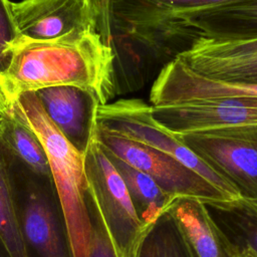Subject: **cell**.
<instances>
[{
    "mask_svg": "<svg viewBox=\"0 0 257 257\" xmlns=\"http://www.w3.org/2000/svg\"><path fill=\"white\" fill-rule=\"evenodd\" d=\"M19 36L11 10V1L0 0V76L7 71L10 65L12 58L10 46Z\"/></svg>",
    "mask_w": 257,
    "mask_h": 257,
    "instance_id": "44dd1931",
    "label": "cell"
},
{
    "mask_svg": "<svg viewBox=\"0 0 257 257\" xmlns=\"http://www.w3.org/2000/svg\"><path fill=\"white\" fill-rule=\"evenodd\" d=\"M10 51V65L0 76L8 106L21 93L60 85L89 88L101 105L115 95L114 55L95 29L43 41L19 36Z\"/></svg>",
    "mask_w": 257,
    "mask_h": 257,
    "instance_id": "7a4b0ae2",
    "label": "cell"
},
{
    "mask_svg": "<svg viewBox=\"0 0 257 257\" xmlns=\"http://www.w3.org/2000/svg\"><path fill=\"white\" fill-rule=\"evenodd\" d=\"M8 165L28 257H72L52 179L39 177L9 163Z\"/></svg>",
    "mask_w": 257,
    "mask_h": 257,
    "instance_id": "277c9868",
    "label": "cell"
},
{
    "mask_svg": "<svg viewBox=\"0 0 257 257\" xmlns=\"http://www.w3.org/2000/svg\"><path fill=\"white\" fill-rule=\"evenodd\" d=\"M44 112L82 155L92 141L96 128V113L101 105L96 93L86 87L60 85L34 92Z\"/></svg>",
    "mask_w": 257,
    "mask_h": 257,
    "instance_id": "8fae6325",
    "label": "cell"
},
{
    "mask_svg": "<svg viewBox=\"0 0 257 257\" xmlns=\"http://www.w3.org/2000/svg\"><path fill=\"white\" fill-rule=\"evenodd\" d=\"M96 125L160 150L192 169L228 198H238L236 191L204 164L173 133L159 124L152 104L139 98L118 99L98 106Z\"/></svg>",
    "mask_w": 257,
    "mask_h": 257,
    "instance_id": "52a82bcc",
    "label": "cell"
},
{
    "mask_svg": "<svg viewBox=\"0 0 257 257\" xmlns=\"http://www.w3.org/2000/svg\"><path fill=\"white\" fill-rule=\"evenodd\" d=\"M225 97H257V84L226 82L199 75L178 57L163 66L150 94L152 105Z\"/></svg>",
    "mask_w": 257,
    "mask_h": 257,
    "instance_id": "7c38bea8",
    "label": "cell"
},
{
    "mask_svg": "<svg viewBox=\"0 0 257 257\" xmlns=\"http://www.w3.org/2000/svg\"><path fill=\"white\" fill-rule=\"evenodd\" d=\"M88 192L118 257H136L149 227L138 217L125 184L93 137L83 155Z\"/></svg>",
    "mask_w": 257,
    "mask_h": 257,
    "instance_id": "5b68a950",
    "label": "cell"
},
{
    "mask_svg": "<svg viewBox=\"0 0 257 257\" xmlns=\"http://www.w3.org/2000/svg\"><path fill=\"white\" fill-rule=\"evenodd\" d=\"M9 108L38 137L51 169L72 257H86L90 234L83 155L51 122L34 92L18 95Z\"/></svg>",
    "mask_w": 257,
    "mask_h": 257,
    "instance_id": "3957f363",
    "label": "cell"
},
{
    "mask_svg": "<svg viewBox=\"0 0 257 257\" xmlns=\"http://www.w3.org/2000/svg\"><path fill=\"white\" fill-rule=\"evenodd\" d=\"M9 110V106L8 103L2 93V90L0 89V117L3 116L4 114L7 113V111Z\"/></svg>",
    "mask_w": 257,
    "mask_h": 257,
    "instance_id": "603a6c76",
    "label": "cell"
},
{
    "mask_svg": "<svg viewBox=\"0 0 257 257\" xmlns=\"http://www.w3.org/2000/svg\"><path fill=\"white\" fill-rule=\"evenodd\" d=\"M236 257H257V254H255L251 251H248V250H242V251L238 252Z\"/></svg>",
    "mask_w": 257,
    "mask_h": 257,
    "instance_id": "cb8c5ba5",
    "label": "cell"
},
{
    "mask_svg": "<svg viewBox=\"0 0 257 257\" xmlns=\"http://www.w3.org/2000/svg\"><path fill=\"white\" fill-rule=\"evenodd\" d=\"M241 198H257V124L174 134Z\"/></svg>",
    "mask_w": 257,
    "mask_h": 257,
    "instance_id": "8992f818",
    "label": "cell"
},
{
    "mask_svg": "<svg viewBox=\"0 0 257 257\" xmlns=\"http://www.w3.org/2000/svg\"><path fill=\"white\" fill-rule=\"evenodd\" d=\"M136 257H196L176 226L164 212L151 225L140 244Z\"/></svg>",
    "mask_w": 257,
    "mask_h": 257,
    "instance_id": "d6986e66",
    "label": "cell"
},
{
    "mask_svg": "<svg viewBox=\"0 0 257 257\" xmlns=\"http://www.w3.org/2000/svg\"><path fill=\"white\" fill-rule=\"evenodd\" d=\"M94 26L114 55L115 94L127 90L133 67L143 55L178 56L176 44H186L185 25L197 13L235 0H89ZM187 49V44H186Z\"/></svg>",
    "mask_w": 257,
    "mask_h": 257,
    "instance_id": "6da1fadb",
    "label": "cell"
},
{
    "mask_svg": "<svg viewBox=\"0 0 257 257\" xmlns=\"http://www.w3.org/2000/svg\"><path fill=\"white\" fill-rule=\"evenodd\" d=\"M1 118V117H0ZM0 244L6 257H28L22 238L16 195L8 162L0 145Z\"/></svg>",
    "mask_w": 257,
    "mask_h": 257,
    "instance_id": "ac0fdd59",
    "label": "cell"
},
{
    "mask_svg": "<svg viewBox=\"0 0 257 257\" xmlns=\"http://www.w3.org/2000/svg\"><path fill=\"white\" fill-rule=\"evenodd\" d=\"M19 35L43 41L95 29L89 0H21L11 2Z\"/></svg>",
    "mask_w": 257,
    "mask_h": 257,
    "instance_id": "30bf717a",
    "label": "cell"
},
{
    "mask_svg": "<svg viewBox=\"0 0 257 257\" xmlns=\"http://www.w3.org/2000/svg\"><path fill=\"white\" fill-rule=\"evenodd\" d=\"M177 57L198 74L214 68L256 62L257 38L233 41L198 38Z\"/></svg>",
    "mask_w": 257,
    "mask_h": 257,
    "instance_id": "2e32d148",
    "label": "cell"
},
{
    "mask_svg": "<svg viewBox=\"0 0 257 257\" xmlns=\"http://www.w3.org/2000/svg\"><path fill=\"white\" fill-rule=\"evenodd\" d=\"M94 137L105 150L148 175L171 197L230 199L201 175L160 150L97 125Z\"/></svg>",
    "mask_w": 257,
    "mask_h": 257,
    "instance_id": "ba28073f",
    "label": "cell"
},
{
    "mask_svg": "<svg viewBox=\"0 0 257 257\" xmlns=\"http://www.w3.org/2000/svg\"><path fill=\"white\" fill-rule=\"evenodd\" d=\"M202 201L238 252L248 250L257 254V198Z\"/></svg>",
    "mask_w": 257,
    "mask_h": 257,
    "instance_id": "9a60e30c",
    "label": "cell"
},
{
    "mask_svg": "<svg viewBox=\"0 0 257 257\" xmlns=\"http://www.w3.org/2000/svg\"><path fill=\"white\" fill-rule=\"evenodd\" d=\"M87 208L90 220V234L86 257H118L111 238L89 192Z\"/></svg>",
    "mask_w": 257,
    "mask_h": 257,
    "instance_id": "ffe728a7",
    "label": "cell"
},
{
    "mask_svg": "<svg viewBox=\"0 0 257 257\" xmlns=\"http://www.w3.org/2000/svg\"><path fill=\"white\" fill-rule=\"evenodd\" d=\"M199 75L226 82L257 84V61L240 65L214 68Z\"/></svg>",
    "mask_w": 257,
    "mask_h": 257,
    "instance_id": "7402d4cb",
    "label": "cell"
},
{
    "mask_svg": "<svg viewBox=\"0 0 257 257\" xmlns=\"http://www.w3.org/2000/svg\"><path fill=\"white\" fill-rule=\"evenodd\" d=\"M154 118L173 134L257 124V97H225L152 105Z\"/></svg>",
    "mask_w": 257,
    "mask_h": 257,
    "instance_id": "9c48e42d",
    "label": "cell"
},
{
    "mask_svg": "<svg viewBox=\"0 0 257 257\" xmlns=\"http://www.w3.org/2000/svg\"><path fill=\"white\" fill-rule=\"evenodd\" d=\"M103 150L123 180L138 217L146 227H150L165 212L174 197L163 191L148 175L132 167L104 148Z\"/></svg>",
    "mask_w": 257,
    "mask_h": 257,
    "instance_id": "e0dca14e",
    "label": "cell"
},
{
    "mask_svg": "<svg viewBox=\"0 0 257 257\" xmlns=\"http://www.w3.org/2000/svg\"><path fill=\"white\" fill-rule=\"evenodd\" d=\"M165 212L173 218L196 257L237 256V249L215 223L201 199L174 197Z\"/></svg>",
    "mask_w": 257,
    "mask_h": 257,
    "instance_id": "5bb4252c",
    "label": "cell"
},
{
    "mask_svg": "<svg viewBox=\"0 0 257 257\" xmlns=\"http://www.w3.org/2000/svg\"><path fill=\"white\" fill-rule=\"evenodd\" d=\"M0 257H6V256H5V255H2V254L0 253Z\"/></svg>",
    "mask_w": 257,
    "mask_h": 257,
    "instance_id": "d4e9b609",
    "label": "cell"
},
{
    "mask_svg": "<svg viewBox=\"0 0 257 257\" xmlns=\"http://www.w3.org/2000/svg\"><path fill=\"white\" fill-rule=\"evenodd\" d=\"M198 38L215 41L257 38V0H235L203 10L185 25L187 49Z\"/></svg>",
    "mask_w": 257,
    "mask_h": 257,
    "instance_id": "4fadbf2b",
    "label": "cell"
}]
</instances>
